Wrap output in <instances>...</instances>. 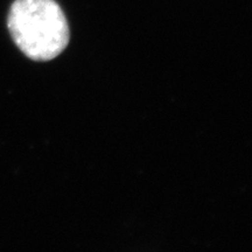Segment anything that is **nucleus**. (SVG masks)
Listing matches in <instances>:
<instances>
[{
	"instance_id": "1",
	"label": "nucleus",
	"mask_w": 252,
	"mask_h": 252,
	"mask_svg": "<svg viewBox=\"0 0 252 252\" xmlns=\"http://www.w3.org/2000/svg\"><path fill=\"white\" fill-rule=\"evenodd\" d=\"M7 26L15 45L34 61H49L69 43V26L55 0H14Z\"/></svg>"
}]
</instances>
